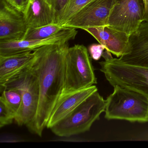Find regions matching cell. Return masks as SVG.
Instances as JSON below:
<instances>
[{"instance_id":"10","label":"cell","mask_w":148,"mask_h":148,"mask_svg":"<svg viewBox=\"0 0 148 148\" xmlns=\"http://www.w3.org/2000/svg\"><path fill=\"white\" fill-rule=\"evenodd\" d=\"M77 34V31L76 29L66 28L46 38L0 42V56H8L25 52L33 51L47 45L68 42L74 39Z\"/></svg>"},{"instance_id":"3","label":"cell","mask_w":148,"mask_h":148,"mask_svg":"<svg viewBox=\"0 0 148 148\" xmlns=\"http://www.w3.org/2000/svg\"><path fill=\"white\" fill-rule=\"evenodd\" d=\"M105 107L106 100L97 91L50 129L55 135L63 137L84 133L99 119Z\"/></svg>"},{"instance_id":"14","label":"cell","mask_w":148,"mask_h":148,"mask_svg":"<svg viewBox=\"0 0 148 148\" xmlns=\"http://www.w3.org/2000/svg\"><path fill=\"white\" fill-rule=\"evenodd\" d=\"M97 91V86L92 85L60 97L51 113L47 128L51 129Z\"/></svg>"},{"instance_id":"23","label":"cell","mask_w":148,"mask_h":148,"mask_svg":"<svg viewBox=\"0 0 148 148\" xmlns=\"http://www.w3.org/2000/svg\"><path fill=\"white\" fill-rule=\"evenodd\" d=\"M144 3V14L143 22H148V0H143Z\"/></svg>"},{"instance_id":"16","label":"cell","mask_w":148,"mask_h":148,"mask_svg":"<svg viewBox=\"0 0 148 148\" xmlns=\"http://www.w3.org/2000/svg\"><path fill=\"white\" fill-rule=\"evenodd\" d=\"M1 92L0 100L3 101L12 111L15 115V121L18 118L21 112L22 102L21 93L15 89H4Z\"/></svg>"},{"instance_id":"22","label":"cell","mask_w":148,"mask_h":148,"mask_svg":"<svg viewBox=\"0 0 148 148\" xmlns=\"http://www.w3.org/2000/svg\"><path fill=\"white\" fill-rule=\"evenodd\" d=\"M6 1L12 6L22 12H24L29 1V0H6Z\"/></svg>"},{"instance_id":"18","label":"cell","mask_w":148,"mask_h":148,"mask_svg":"<svg viewBox=\"0 0 148 148\" xmlns=\"http://www.w3.org/2000/svg\"><path fill=\"white\" fill-rule=\"evenodd\" d=\"M92 0H70L59 22V25H64Z\"/></svg>"},{"instance_id":"21","label":"cell","mask_w":148,"mask_h":148,"mask_svg":"<svg viewBox=\"0 0 148 148\" xmlns=\"http://www.w3.org/2000/svg\"><path fill=\"white\" fill-rule=\"evenodd\" d=\"M105 47L101 44H92L89 46V52L91 57L95 60H98L102 57Z\"/></svg>"},{"instance_id":"1","label":"cell","mask_w":148,"mask_h":148,"mask_svg":"<svg viewBox=\"0 0 148 148\" xmlns=\"http://www.w3.org/2000/svg\"><path fill=\"white\" fill-rule=\"evenodd\" d=\"M68 42L47 45L34 51L36 58L32 68L38 81L39 102L36 117L28 129L40 136L63 91Z\"/></svg>"},{"instance_id":"5","label":"cell","mask_w":148,"mask_h":148,"mask_svg":"<svg viewBox=\"0 0 148 148\" xmlns=\"http://www.w3.org/2000/svg\"><path fill=\"white\" fill-rule=\"evenodd\" d=\"M100 71L112 86H119L148 96V67L129 64L118 58L99 62Z\"/></svg>"},{"instance_id":"8","label":"cell","mask_w":148,"mask_h":148,"mask_svg":"<svg viewBox=\"0 0 148 148\" xmlns=\"http://www.w3.org/2000/svg\"><path fill=\"white\" fill-rule=\"evenodd\" d=\"M113 0H92L62 26L84 29L108 26Z\"/></svg>"},{"instance_id":"2","label":"cell","mask_w":148,"mask_h":148,"mask_svg":"<svg viewBox=\"0 0 148 148\" xmlns=\"http://www.w3.org/2000/svg\"><path fill=\"white\" fill-rule=\"evenodd\" d=\"M107 119L130 122H148V96L135 90L119 86L106 100Z\"/></svg>"},{"instance_id":"19","label":"cell","mask_w":148,"mask_h":148,"mask_svg":"<svg viewBox=\"0 0 148 148\" xmlns=\"http://www.w3.org/2000/svg\"><path fill=\"white\" fill-rule=\"evenodd\" d=\"M15 119L12 111L2 100H0V127L12 124Z\"/></svg>"},{"instance_id":"7","label":"cell","mask_w":148,"mask_h":148,"mask_svg":"<svg viewBox=\"0 0 148 148\" xmlns=\"http://www.w3.org/2000/svg\"><path fill=\"white\" fill-rule=\"evenodd\" d=\"M143 0H113L108 26L130 36L143 22Z\"/></svg>"},{"instance_id":"4","label":"cell","mask_w":148,"mask_h":148,"mask_svg":"<svg viewBox=\"0 0 148 148\" xmlns=\"http://www.w3.org/2000/svg\"><path fill=\"white\" fill-rule=\"evenodd\" d=\"M97 83L94 69L86 47L79 45L69 47L66 58L64 88L60 97Z\"/></svg>"},{"instance_id":"25","label":"cell","mask_w":148,"mask_h":148,"mask_svg":"<svg viewBox=\"0 0 148 148\" xmlns=\"http://www.w3.org/2000/svg\"><path fill=\"white\" fill-rule=\"evenodd\" d=\"M46 1H47V2L51 6L52 0H46Z\"/></svg>"},{"instance_id":"15","label":"cell","mask_w":148,"mask_h":148,"mask_svg":"<svg viewBox=\"0 0 148 148\" xmlns=\"http://www.w3.org/2000/svg\"><path fill=\"white\" fill-rule=\"evenodd\" d=\"M23 13L28 28L55 24L51 6L46 0H29Z\"/></svg>"},{"instance_id":"12","label":"cell","mask_w":148,"mask_h":148,"mask_svg":"<svg viewBox=\"0 0 148 148\" xmlns=\"http://www.w3.org/2000/svg\"><path fill=\"white\" fill-rule=\"evenodd\" d=\"M93 36L111 53L120 58L128 50L130 35L107 26L83 29Z\"/></svg>"},{"instance_id":"9","label":"cell","mask_w":148,"mask_h":148,"mask_svg":"<svg viewBox=\"0 0 148 148\" xmlns=\"http://www.w3.org/2000/svg\"><path fill=\"white\" fill-rule=\"evenodd\" d=\"M27 29L24 13L0 0V42L22 40Z\"/></svg>"},{"instance_id":"17","label":"cell","mask_w":148,"mask_h":148,"mask_svg":"<svg viewBox=\"0 0 148 148\" xmlns=\"http://www.w3.org/2000/svg\"><path fill=\"white\" fill-rule=\"evenodd\" d=\"M65 28L61 25L55 23L36 28H28L23 40L46 38Z\"/></svg>"},{"instance_id":"6","label":"cell","mask_w":148,"mask_h":148,"mask_svg":"<svg viewBox=\"0 0 148 148\" xmlns=\"http://www.w3.org/2000/svg\"><path fill=\"white\" fill-rule=\"evenodd\" d=\"M32 67L1 86V90L15 89L21 93V112L18 118L15 121L19 126L25 125L27 128L35 119L39 102V85L38 77Z\"/></svg>"},{"instance_id":"20","label":"cell","mask_w":148,"mask_h":148,"mask_svg":"<svg viewBox=\"0 0 148 148\" xmlns=\"http://www.w3.org/2000/svg\"><path fill=\"white\" fill-rule=\"evenodd\" d=\"M69 1L70 0H52L51 7L54 14L55 24H59Z\"/></svg>"},{"instance_id":"11","label":"cell","mask_w":148,"mask_h":148,"mask_svg":"<svg viewBox=\"0 0 148 148\" xmlns=\"http://www.w3.org/2000/svg\"><path fill=\"white\" fill-rule=\"evenodd\" d=\"M118 59L125 64L148 67V22H142L130 35L128 50Z\"/></svg>"},{"instance_id":"13","label":"cell","mask_w":148,"mask_h":148,"mask_svg":"<svg viewBox=\"0 0 148 148\" xmlns=\"http://www.w3.org/2000/svg\"><path fill=\"white\" fill-rule=\"evenodd\" d=\"M36 58L34 51L8 56H0V86L30 69Z\"/></svg>"},{"instance_id":"24","label":"cell","mask_w":148,"mask_h":148,"mask_svg":"<svg viewBox=\"0 0 148 148\" xmlns=\"http://www.w3.org/2000/svg\"><path fill=\"white\" fill-rule=\"evenodd\" d=\"M102 57L104 58L105 60H108L110 59L113 58L112 57L111 53L110 52L108 51L107 50H106L105 52H104L103 55H102Z\"/></svg>"}]
</instances>
